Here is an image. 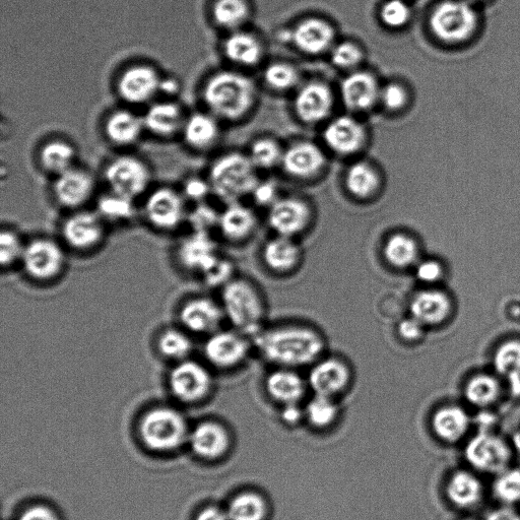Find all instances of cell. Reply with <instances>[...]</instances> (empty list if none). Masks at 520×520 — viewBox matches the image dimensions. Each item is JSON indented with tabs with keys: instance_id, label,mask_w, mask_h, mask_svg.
I'll return each instance as SVG.
<instances>
[{
	"instance_id": "94428289",
	"label": "cell",
	"mask_w": 520,
	"mask_h": 520,
	"mask_svg": "<svg viewBox=\"0 0 520 520\" xmlns=\"http://www.w3.org/2000/svg\"><path fill=\"white\" fill-rule=\"evenodd\" d=\"M487 520H520V515L510 508H500L490 513Z\"/></svg>"
},
{
	"instance_id": "816d5d0a",
	"label": "cell",
	"mask_w": 520,
	"mask_h": 520,
	"mask_svg": "<svg viewBox=\"0 0 520 520\" xmlns=\"http://www.w3.org/2000/svg\"><path fill=\"white\" fill-rule=\"evenodd\" d=\"M496 496L505 503L520 501V470L503 473L494 486Z\"/></svg>"
},
{
	"instance_id": "9c48e42d",
	"label": "cell",
	"mask_w": 520,
	"mask_h": 520,
	"mask_svg": "<svg viewBox=\"0 0 520 520\" xmlns=\"http://www.w3.org/2000/svg\"><path fill=\"white\" fill-rule=\"evenodd\" d=\"M176 323L195 339L204 340L224 328L226 321L219 299L204 294L184 298L177 306Z\"/></svg>"
},
{
	"instance_id": "ac0fdd59",
	"label": "cell",
	"mask_w": 520,
	"mask_h": 520,
	"mask_svg": "<svg viewBox=\"0 0 520 520\" xmlns=\"http://www.w3.org/2000/svg\"><path fill=\"white\" fill-rule=\"evenodd\" d=\"M311 221L309 206L299 199H279L269 210V225L279 236L296 239L305 233Z\"/></svg>"
},
{
	"instance_id": "f35d334b",
	"label": "cell",
	"mask_w": 520,
	"mask_h": 520,
	"mask_svg": "<svg viewBox=\"0 0 520 520\" xmlns=\"http://www.w3.org/2000/svg\"><path fill=\"white\" fill-rule=\"evenodd\" d=\"M27 238L14 227L4 226L0 231V266L2 271L19 270Z\"/></svg>"
},
{
	"instance_id": "7bdbcfd3",
	"label": "cell",
	"mask_w": 520,
	"mask_h": 520,
	"mask_svg": "<svg viewBox=\"0 0 520 520\" xmlns=\"http://www.w3.org/2000/svg\"><path fill=\"white\" fill-rule=\"evenodd\" d=\"M500 392V384L495 377L478 375L468 382L465 393L472 405L488 407L498 400Z\"/></svg>"
},
{
	"instance_id": "5bb4252c",
	"label": "cell",
	"mask_w": 520,
	"mask_h": 520,
	"mask_svg": "<svg viewBox=\"0 0 520 520\" xmlns=\"http://www.w3.org/2000/svg\"><path fill=\"white\" fill-rule=\"evenodd\" d=\"M105 179L111 192L136 202L149 188L151 172L141 159L120 156L108 164Z\"/></svg>"
},
{
	"instance_id": "2e32d148",
	"label": "cell",
	"mask_w": 520,
	"mask_h": 520,
	"mask_svg": "<svg viewBox=\"0 0 520 520\" xmlns=\"http://www.w3.org/2000/svg\"><path fill=\"white\" fill-rule=\"evenodd\" d=\"M349 364L338 357H322L310 366L307 384L314 395L334 398L344 392L352 381Z\"/></svg>"
},
{
	"instance_id": "d6a6232c",
	"label": "cell",
	"mask_w": 520,
	"mask_h": 520,
	"mask_svg": "<svg viewBox=\"0 0 520 520\" xmlns=\"http://www.w3.org/2000/svg\"><path fill=\"white\" fill-rule=\"evenodd\" d=\"M219 124L214 115L194 113L185 119L182 134L185 143L194 150H206L219 137Z\"/></svg>"
},
{
	"instance_id": "f1b7e54d",
	"label": "cell",
	"mask_w": 520,
	"mask_h": 520,
	"mask_svg": "<svg viewBox=\"0 0 520 520\" xmlns=\"http://www.w3.org/2000/svg\"><path fill=\"white\" fill-rule=\"evenodd\" d=\"M380 90L376 79L363 72L347 77L341 88L345 105L354 111L370 109L379 99Z\"/></svg>"
},
{
	"instance_id": "11a10c76",
	"label": "cell",
	"mask_w": 520,
	"mask_h": 520,
	"mask_svg": "<svg viewBox=\"0 0 520 520\" xmlns=\"http://www.w3.org/2000/svg\"><path fill=\"white\" fill-rule=\"evenodd\" d=\"M425 325L418 319L409 315L399 321L397 334L399 339L405 343H416L423 338Z\"/></svg>"
},
{
	"instance_id": "44dd1931",
	"label": "cell",
	"mask_w": 520,
	"mask_h": 520,
	"mask_svg": "<svg viewBox=\"0 0 520 520\" xmlns=\"http://www.w3.org/2000/svg\"><path fill=\"white\" fill-rule=\"evenodd\" d=\"M262 258L272 273L289 275L300 267L303 251L296 239L276 235L264 245Z\"/></svg>"
},
{
	"instance_id": "bcb514c9",
	"label": "cell",
	"mask_w": 520,
	"mask_h": 520,
	"mask_svg": "<svg viewBox=\"0 0 520 520\" xmlns=\"http://www.w3.org/2000/svg\"><path fill=\"white\" fill-rule=\"evenodd\" d=\"M305 413L313 425L323 427L335 420L338 408L334 398L314 395L307 404Z\"/></svg>"
},
{
	"instance_id": "8d00e7d4",
	"label": "cell",
	"mask_w": 520,
	"mask_h": 520,
	"mask_svg": "<svg viewBox=\"0 0 520 520\" xmlns=\"http://www.w3.org/2000/svg\"><path fill=\"white\" fill-rule=\"evenodd\" d=\"M449 500L462 508L476 505L482 498L480 481L468 472L454 474L447 485Z\"/></svg>"
},
{
	"instance_id": "5b68a950",
	"label": "cell",
	"mask_w": 520,
	"mask_h": 520,
	"mask_svg": "<svg viewBox=\"0 0 520 520\" xmlns=\"http://www.w3.org/2000/svg\"><path fill=\"white\" fill-rule=\"evenodd\" d=\"M165 382L170 396L180 404L198 405L216 387V372L203 360L191 357L168 366Z\"/></svg>"
},
{
	"instance_id": "be15d7a7",
	"label": "cell",
	"mask_w": 520,
	"mask_h": 520,
	"mask_svg": "<svg viewBox=\"0 0 520 520\" xmlns=\"http://www.w3.org/2000/svg\"><path fill=\"white\" fill-rule=\"evenodd\" d=\"M227 516L218 508L210 507L203 510L197 520H227Z\"/></svg>"
},
{
	"instance_id": "681fc988",
	"label": "cell",
	"mask_w": 520,
	"mask_h": 520,
	"mask_svg": "<svg viewBox=\"0 0 520 520\" xmlns=\"http://www.w3.org/2000/svg\"><path fill=\"white\" fill-rule=\"evenodd\" d=\"M219 217L220 212L205 203H200L188 212L187 225L193 231L212 233L213 230H217Z\"/></svg>"
},
{
	"instance_id": "91938a15",
	"label": "cell",
	"mask_w": 520,
	"mask_h": 520,
	"mask_svg": "<svg viewBox=\"0 0 520 520\" xmlns=\"http://www.w3.org/2000/svg\"><path fill=\"white\" fill-rule=\"evenodd\" d=\"M20 520H57V518L50 509L35 506L25 511Z\"/></svg>"
},
{
	"instance_id": "e575fe53",
	"label": "cell",
	"mask_w": 520,
	"mask_h": 520,
	"mask_svg": "<svg viewBox=\"0 0 520 520\" xmlns=\"http://www.w3.org/2000/svg\"><path fill=\"white\" fill-rule=\"evenodd\" d=\"M435 433L443 440L457 442L467 433L470 419L459 407H444L438 410L432 421Z\"/></svg>"
},
{
	"instance_id": "6125c7cd",
	"label": "cell",
	"mask_w": 520,
	"mask_h": 520,
	"mask_svg": "<svg viewBox=\"0 0 520 520\" xmlns=\"http://www.w3.org/2000/svg\"><path fill=\"white\" fill-rule=\"evenodd\" d=\"M282 415L286 422L295 423L301 418L302 411L298 404H289L285 405Z\"/></svg>"
},
{
	"instance_id": "f907efd6",
	"label": "cell",
	"mask_w": 520,
	"mask_h": 520,
	"mask_svg": "<svg viewBox=\"0 0 520 520\" xmlns=\"http://www.w3.org/2000/svg\"><path fill=\"white\" fill-rule=\"evenodd\" d=\"M381 20L389 28H402L410 20L411 10L404 0H387L381 8Z\"/></svg>"
},
{
	"instance_id": "c3c4849f",
	"label": "cell",
	"mask_w": 520,
	"mask_h": 520,
	"mask_svg": "<svg viewBox=\"0 0 520 520\" xmlns=\"http://www.w3.org/2000/svg\"><path fill=\"white\" fill-rule=\"evenodd\" d=\"M265 80L270 87L279 91H285L293 88L297 84L299 77L292 65L279 62L268 67L265 72Z\"/></svg>"
},
{
	"instance_id": "83f0119b",
	"label": "cell",
	"mask_w": 520,
	"mask_h": 520,
	"mask_svg": "<svg viewBox=\"0 0 520 520\" xmlns=\"http://www.w3.org/2000/svg\"><path fill=\"white\" fill-rule=\"evenodd\" d=\"M143 119L146 129L161 138H170L182 132L185 122L181 107L173 101L154 103Z\"/></svg>"
},
{
	"instance_id": "60d3db41",
	"label": "cell",
	"mask_w": 520,
	"mask_h": 520,
	"mask_svg": "<svg viewBox=\"0 0 520 520\" xmlns=\"http://www.w3.org/2000/svg\"><path fill=\"white\" fill-rule=\"evenodd\" d=\"M346 186L349 192L359 200L373 197L379 187V177L367 163L354 164L346 175Z\"/></svg>"
},
{
	"instance_id": "003e7915",
	"label": "cell",
	"mask_w": 520,
	"mask_h": 520,
	"mask_svg": "<svg viewBox=\"0 0 520 520\" xmlns=\"http://www.w3.org/2000/svg\"><path fill=\"white\" fill-rule=\"evenodd\" d=\"M464 520H475V519L469 518V519H464Z\"/></svg>"
},
{
	"instance_id": "4fadbf2b",
	"label": "cell",
	"mask_w": 520,
	"mask_h": 520,
	"mask_svg": "<svg viewBox=\"0 0 520 520\" xmlns=\"http://www.w3.org/2000/svg\"><path fill=\"white\" fill-rule=\"evenodd\" d=\"M478 24L473 5L466 0H446L433 12L430 25L443 42L461 43L467 40Z\"/></svg>"
},
{
	"instance_id": "7402d4cb",
	"label": "cell",
	"mask_w": 520,
	"mask_h": 520,
	"mask_svg": "<svg viewBox=\"0 0 520 520\" xmlns=\"http://www.w3.org/2000/svg\"><path fill=\"white\" fill-rule=\"evenodd\" d=\"M452 305L449 297L436 289L417 292L410 301V315L418 319L425 327H436L447 320Z\"/></svg>"
},
{
	"instance_id": "6da1fadb",
	"label": "cell",
	"mask_w": 520,
	"mask_h": 520,
	"mask_svg": "<svg viewBox=\"0 0 520 520\" xmlns=\"http://www.w3.org/2000/svg\"><path fill=\"white\" fill-rule=\"evenodd\" d=\"M253 347L268 363L279 368L310 367L323 357L327 341L305 324H284L263 329L251 338Z\"/></svg>"
},
{
	"instance_id": "db71d44e",
	"label": "cell",
	"mask_w": 520,
	"mask_h": 520,
	"mask_svg": "<svg viewBox=\"0 0 520 520\" xmlns=\"http://www.w3.org/2000/svg\"><path fill=\"white\" fill-rule=\"evenodd\" d=\"M414 271L416 279L426 285L439 282L444 275L443 267L434 259L420 260Z\"/></svg>"
},
{
	"instance_id": "f5cc1de1",
	"label": "cell",
	"mask_w": 520,
	"mask_h": 520,
	"mask_svg": "<svg viewBox=\"0 0 520 520\" xmlns=\"http://www.w3.org/2000/svg\"><path fill=\"white\" fill-rule=\"evenodd\" d=\"M362 51L354 43L345 42L339 44L333 51V62L341 69H353L362 60Z\"/></svg>"
},
{
	"instance_id": "52a82bcc",
	"label": "cell",
	"mask_w": 520,
	"mask_h": 520,
	"mask_svg": "<svg viewBox=\"0 0 520 520\" xmlns=\"http://www.w3.org/2000/svg\"><path fill=\"white\" fill-rule=\"evenodd\" d=\"M258 183L250 158L231 153L219 158L211 168L212 191L226 205L240 203Z\"/></svg>"
},
{
	"instance_id": "8fae6325",
	"label": "cell",
	"mask_w": 520,
	"mask_h": 520,
	"mask_svg": "<svg viewBox=\"0 0 520 520\" xmlns=\"http://www.w3.org/2000/svg\"><path fill=\"white\" fill-rule=\"evenodd\" d=\"M252 348L250 337L233 328H222L203 340L202 359L215 372H231L247 361Z\"/></svg>"
},
{
	"instance_id": "4dcf8cb0",
	"label": "cell",
	"mask_w": 520,
	"mask_h": 520,
	"mask_svg": "<svg viewBox=\"0 0 520 520\" xmlns=\"http://www.w3.org/2000/svg\"><path fill=\"white\" fill-rule=\"evenodd\" d=\"M335 38L333 27L320 19L301 22L293 33L296 46L307 54H319L329 49Z\"/></svg>"
},
{
	"instance_id": "d590c367",
	"label": "cell",
	"mask_w": 520,
	"mask_h": 520,
	"mask_svg": "<svg viewBox=\"0 0 520 520\" xmlns=\"http://www.w3.org/2000/svg\"><path fill=\"white\" fill-rule=\"evenodd\" d=\"M96 212L110 228L128 225L137 217L135 201L111 191L98 200Z\"/></svg>"
},
{
	"instance_id": "277c9868",
	"label": "cell",
	"mask_w": 520,
	"mask_h": 520,
	"mask_svg": "<svg viewBox=\"0 0 520 520\" xmlns=\"http://www.w3.org/2000/svg\"><path fill=\"white\" fill-rule=\"evenodd\" d=\"M203 97L213 115L236 120L252 107L255 87L245 76L234 72H220L208 80Z\"/></svg>"
},
{
	"instance_id": "b9f144b4",
	"label": "cell",
	"mask_w": 520,
	"mask_h": 520,
	"mask_svg": "<svg viewBox=\"0 0 520 520\" xmlns=\"http://www.w3.org/2000/svg\"><path fill=\"white\" fill-rule=\"evenodd\" d=\"M494 366L498 374L508 380L515 390H520V342L509 341L496 351Z\"/></svg>"
},
{
	"instance_id": "1f68e13d",
	"label": "cell",
	"mask_w": 520,
	"mask_h": 520,
	"mask_svg": "<svg viewBox=\"0 0 520 520\" xmlns=\"http://www.w3.org/2000/svg\"><path fill=\"white\" fill-rule=\"evenodd\" d=\"M282 163L291 175L306 178L317 174L323 168L325 157L317 146L303 142L290 147L284 153Z\"/></svg>"
},
{
	"instance_id": "e7e4bbea",
	"label": "cell",
	"mask_w": 520,
	"mask_h": 520,
	"mask_svg": "<svg viewBox=\"0 0 520 520\" xmlns=\"http://www.w3.org/2000/svg\"><path fill=\"white\" fill-rule=\"evenodd\" d=\"M178 89L177 83L173 80H163L161 85V91L173 94Z\"/></svg>"
},
{
	"instance_id": "7a4b0ae2",
	"label": "cell",
	"mask_w": 520,
	"mask_h": 520,
	"mask_svg": "<svg viewBox=\"0 0 520 520\" xmlns=\"http://www.w3.org/2000/svg\"><path fill=\"white\" fill-rule=\"evenodd\" d=\"M70 255L57 236L37 235L27 238L19 270L32 284L49 287L67 274Z\"/></svg>"
},
{
	"instance_id": "e0dca14e",
	"label": "cell",
	"mask_w": 520,
	"mask_h": 520,
	"mask_svg": "<svg viewBox=\"0 0 520 520\" xmlns=\"http://www.w3.org/2000/svg\"><path fill=\"white\" fill-rule=\"evenodd\" d=\"M162 81L158 72L150 65L138 64L123 72L117 89L126 103L142 105L156 97L161 91Z\"/></svg>"
},
{
	"instance_id": "cb8c5ba5",
	"label": "cell",
	"mask_w": 520,
	"mask_h": 520,
	"mask_svg": "<svg viewBox=\"0 0 520 520\" xmlns=\"http://www.w3.org/2000/svg\"><path fill=\"white\" fill-rule=\"evenodd\" d=\"M334 98L328 86L310 83L296 96L295 109L301 120L316 123L327 118L333 108Z\"/></svg>"
},
{
	"instance_id": "f6af8a7d",
	"label": "cell",
	"mask_w": 520,
	"mask_h": 520,
	"mask_svg": "<svg viewBox=\"0 0 520 520\" xmlns=\"http://www.w3.org/2000/svg\"><path fill=\"white\" fill-rule=\"evenodd\" d=\"M266 505L262 498L252 493L237 496L230 504L228 518L231 520H262Z\"/></svg>"
},
{
	"instance_id": "d4e9b609",
	"label": "cell",
	"mask_w": 520,
	"mask_h": 520,
	"mask_svg": "<svg viewBox=\"0 0 520 520\" xmlns=\"http://www.w3.org/2000/svg\"><path fill=\"white\" fill-rule=\"evenodd\" d=\"M257 226L255 214L241 203L229 204L220 212L217 231L230 243H242L249 239Z\"/></svg>"
},
{
	"instance_id": "680465c9",
	"label": "cell",
	"mask_w": 520,
	"mask_h": 520,
	"mask_svg": "<svg viewBox=\"0 0 520 520\" xmlns=\"http://www.w3.org/2000/svg\"><path fill=\"white\" fill-rule=\"evenodd\" d=\"M251 195L254 202L263 207H272L279 200L277 187L272 182H258Z\"/></svg>"
},
{
	"instance_id": "4316f807",
	"label": "cell",
	"mask_w": 520,
	"mask_h": 520,
	"mask_svg": "<svg viewBox=\"0 0 520 520\" xmlns=\"http://www.w3.org/2000/svg\"><path fill=\"white\" fill-rule=\"evenodd\" d=\"M385 263L396 270L415 268L420 262V246L417 240L406 232L389 234L382 245Z\"/></svg>"
},
{
	"instance_id": "6f0895ef",
	"label": "cell",
	"mask_w": 520,
	"mask_h": 520,
	"mask_svg": "<svg viewBox=\"0 0 520 520\" xmlns=\"http://www.w3.org/2000/svg\"><path fill=\"white\" fill-rule=\"evenodd\" d=\"M184 199L195 204L204 203L207 195L212 191L210 182L199 178L188 180L184 186Z\"/></svg>"
},
{
	"instance_id": "ffe728a7",
	"label": "cell",
	"mask_w": 520,
	"mask_h": 520,
	"mask_svg": "<svg viewBox=\"0 0 520 520\" xmlns=\"http://www.w3.org/2000/svg\"><path fill=\"white\" fill-rule=\"evenodd\" d=\"M195 339L176 322L161 328L153 339L155 355L168 366L194 357Z\"/></svg>"
},
{
	"instance_id": "3957f363",
	"label": "cell",
	"mask_w": 520,
	"mask_h": 520,
	"mask_svg": "<svg viewBox=\"0 0 520 520\" xmlns=\"http://www.w3.org/2000/svg\"><path fill=\"white\" fill-rule=\"evenodd\" d=\"M219 301L231 328L250 338L264 329L265 300L252 282L234 277L220 289Z\"/></svg>"
},
{
	"instance_id": "ab89813d",
	"label": "cell",
	"mask_w": 520,
	"mask_h": 520,
	"mask_svg": "<svg viewBox=\"0 0 520 520\" xmlns=\"http://www.w3.org/2000/svg\"><path fill=\"white\" fill-rule=\"evenodd\" d=\"M226 56L237 64L253 65L262 57V46L252 35L235 32L225 42Z\"/></svg>"
},
{
	"instance_id": "8992f818",
	"label": "cell",
	"mask_w": 520,
	"mask_h": 520,
	"mask_svg": "<svg viewBox=\"0 0 520 520\" xmlns=\"http://www.w3.org/2000/svg\"><path fill=\"white\" fill-rule=\"evenodd\" d=\"M110 227L96 211L87 209L68 213L58 229V238L71 254L90 256L104 248Z\"/></svg>"
},
{
	"instance_id": "836d02e7",
	"label": "cell",
	"mask_w": 520,
	"mask_h": 520,
	"mask_svg": "<svg viewBox=\"0 0 520 520\" xmlns=\"http://www.w3.org/2000/svg\"><path fill=\"white\" fill-rule=\"evenodd\" d=\"M194 452L206 459H215L227 449L228 437L225 429L217 423L205 422L190 434Z\"/></svg>"
},
{
	"instance_id": "03108f58",
	"label": "cell",
	"mask_w": 520,
	"mask_h": 520,
	"mask_svg": "<svg viewBox=\"0 0 520 520\" xmlns=\"http://www.w3.org/2000/svg\"><path fill=\"white\" fill-rule=\"evenodd\" d=\"M466 2H468V3L473 5V4L482 2V0H466Z\"/></svg>"
},
{
	"instance_id": "74e56055",
	"label": "cell",
	"mask_w": 520,
	"mask_h": 520,
	"mask_svg": "<svg viewBox=\"0 0 520 520\" xmlns=\"http://www.w3.org/2000/svg\"><path fill=\"white\" fill-rule=\"evenodd\" d=\"M77 153L68 142L55 140L43 146L40 162L45 171L56 176L74 168Z\"/></svg>"
},
{
	"instance_id": "484cf974",
	"label": "cell",
	"mask_w": 520,
	"mask_h": 520,
	"mask_svg": "<svg viewBox=\"0 0 520 520\" xmlns=\"http://www.w3.org/2000/svg\"><path fill=\"white\" fill-rule=\"evenodd\" d=\"M265 384L269 396L284 406L298 404L308 386L297 370L279 367L268 374Z\"/></svg>"
},
{
	"instance_id": "7dc6e473",
	"label": "cell",
	"mask_w": 520,
	"mask_h": 520,
	"mask_svg": "<svg viewBox=\"0 0 520 520\" xmlns=\"http://www.w3.org/2000/svg\"><path fill=\"white\" fill-rule=\"evenodd\" d=\"M283 155L275 141L263 139L253 144L249 158L255 167L267 169L282 162Z\"/></svg>"
},
{
	"instance_id": "9a60e30c",
	"label": "cell",
	"mask_w": 520,
	"mask_h": 520,
	"mask_svg": "<svg viewBox=\"0 0 520 520\" xmlns=\"http://www.w3.org/2000/svg\"><path fill=\"white\" fill-rule=\"evenodd\" d=\"M95 192L94 177L86 170L72 168L56 176L53 197L68 213L86 209Z\"/></svg>"
},
{
	"instance_id": "9f6ffc18",
	"label": "cell",
	"mask_w": 520,
	"mask_h": 520,
	"mask_svg": "<svg viewBox=\"0 0 520 520\" xmlns=\"http://www.w3.org/2000/svg\"><path fill=\"white\" fill-rule=\"evenodd\" d=\"M379 99L389 110H399L407 102V93L399 84H388L380 90Z\"/></svg>"
},
{
	"instance_id": "ee69618b",
	"label": "cell",
	"mask_w": 520,
	"mask_h": 520,
	"mask_svg": "<svg viewBox=\"0 0 520 520\" xmlns=\"http://www.w3.org/2000/svg\"><path fill=\"white\" fill-rule=\"evenodd\" d=\"M248 16L249 7L246 0H216L213 7L215 22L224 29L239 28Z\"/></svg>"
},
{
	"instance_id": "ba28073f",
	"label": "cell",
	"mask_w": 520,
	"mask_h": 520,
	"mask_svg": "<svg viewBox=\"0 0 520 520\" xmlns=\"http://www.w3.org/2000/svg\"><path fill=\"white\" fill-rule=\"evenodd\" d=\"M222 256L217 240L209 232L190 230L180 236L173 249L178 270L200 282Z\"/></svg>"
},
{
	"instance_id": "f546056e",
	"label": "cell",
	"mask_w": 520,
	"mask_h": 520,
	"mask_svg": "<svg viewBox=\"0 0 520 520\" xmlns=\"http://www.w3.org/2000/svg\"><path fill=\"white\" fill-rule=\"evenodd\" d=\"M144 129H146L144 119L128 110L113 112L105 124L107 139L120 147L137 143L142 137Z\"/></svg>"
},
{
	"instance_id": "7c38bea8",
	"label": "cell",
	"mask_w": 520,
	"mask_h": 520,
	"mask_svg": "<svg viewBox=\"0 0 520 520\" xmlns=\"http://www.w3.org/2000/svg\"><path fill=\"white\" fill-rule=\"evenodd\" d=\"M141 434L145 443L155 450H170L180 446L187 435L183 415L169 406H156L142 418Z\"/></svg>"
},
{
	"instance_id": "d6986e66",
	"label": "cell",
	"mask_w": 520,
	"mask_h": 520,
	"mask_svg": "<svg viewBox=\"0 0 520 520\" xmlns=\"http://www.w3.org/2000/svg\"><path fill=\"white\" fill-rule=\"evenodd\" d=\"M466 458L480 471L500 473L510 463L511 450L501 438L483 433L470 441L466 448Z\"/></svg>"
},
{
	"instance_id": "603a6c76",
	"label": "cell",
	"mask_w": 520,
	"mask_h": 520,
	"mask_svg": "<svg viewBox=\"0 0 520 520\" xmlns=\"http://www.w3.org/2000/svg\"><path fill=\"white\" fill-rule=\"evenodd\" d=\"M324 140L338 154L356 153L364 144L365 130L360 122L350 116L333 120L324 130Z\"/></svg>"
},
{
	"instance_id": "30bf717a",
	"label": "cell",
	"mask_w": 520,
	"mask_h": 520,
	"mask_svg": "<svg viewBox=\"0 0 520 520\" xmlns=\"http://www.w3.org/2000/svg\"><path fill=\"white\" fill-rule=\"evenodd\" d=\"M142 217L147 226L162 235L179 233L187 225L188 212L182 194L170 187H160L144 203Z\"/></svg>"
}]
</instances>
